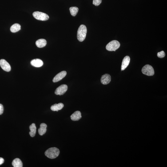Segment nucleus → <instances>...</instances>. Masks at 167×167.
Returning a JSON list of instances; mask_svg holds the SVG:
<instances>
[{"label":"nucleus","mask_w":167,"mask_h":167,"mask_svg":"<svg viewBox=\"0 0 167 167\" xmlns=\"http://www.w3.org/2000/svg\"><path fill=\"white\" fill-rule=\"evenodd\" d=\"M87 29L85 25H82L79 28L77 32V38L79 41L82 42L86 38Z\"/></svg>","instance_id":"1"},{"label":"nucleus","mask_w":167,"mask_h":167,"mask_svg":"<svg viewBox=\"0 0 167 167\" xmlns=\"http://www.w3.org/2000/svg\"><path fill=\"white\" fill-rule=\"evenodd\" d=\"M60 151L58 148L52 147L49 148L47 150L45 154L47 157L50 159H54L58 157L60 154Z\"/></svg>","instance_id":"2"},{"label":"nucleus","mask_w":167,"mask_h":167,"mask_svg":"<svg viewBox=\"0 0 167 167\" xmlns=\"http://www.w3.org/2000/svg\"><path fill=\"white\" fill-rule=\"evenodd\" d=\"M120 43L118 41L113 40L111 41L106 45V49L109 51H115L116 50L119 48L120 46Z\"/></svg>","instance_id":"3"},{"label":"nucleus","mask_w":167,"mask_h":167,"mask_svg":"<svg viewBox=\"0 0 167 167\" xmlns=\"http://www.w3.org/2000/svg\"><path fill=\"white\" fill-rule=\"evenodd\" d=\"M33 16L35 18L39 20L46 21L49 18L48 15L41 12L36 11L33 13Z\"/></svg>","instance_id":"4"},{"label":"nucleus","mask_w":167,"mask_h":167,"mask_svg":"<svg viewBox=\"0 0 167 167\" xmlns=\"http://www.w3.org/2000/svg\"><path fill=\"white\" fill-rule=\"evenodd\" d=\"M142 72L143 74L148 76H153L154 74V70L153 67L148 65L143 67Z\"/></svg>","instance_id":"5"},{"label":"nucleus","mask_w":167,"mask_h":167,"mask_svg":"<svg viewBox=\"0 0 167 167\" xmlns=\"http://www.w3.org/2000/svg\"><path fill=\"white\" fill-rule=\"evenodd\" d=\"M68 86L66 85H62L56 89L55 93L57 95H63L68 90Z\"/></svg>","instance_id":"6"},{"label":"nucleus","mask_w":167,"mask_h":167,"mask_svg":"<svg viewBox=\"0 0 167 167\" xmlns=\"http://www.w3.org/2000/svg\"><path fill=\"white\" fill-rule=\"evenodd\" d=\"M0 66L5 71L9 72L11 70V67L10 65L5 60L1 59L0 60Z\"/></svg>","instance_id":"7"},{"label":"nucleus","mask_w":167,"mask_h":167,"mask_svg":"<svg viewBox=\"0 0 167 167\" xmlns=\"http://www.w3.org/2000/svg\"><path fill=\"white\" fill-rule=\"evenodd\" d=\"M67 75V72L65 71H63L60 72L56 75L53 80V82L55 83L58 82L64 78Z\"/></svg>","instance_id":"8"},{"label":"nucleus","mask_w":167,"mask_h":167,"mask_svg":"<svg viewBox=\"0 0 167 167\" xmlns=\"http://www.w3.org/2000/svg\"><path fill=\"white\" fill-rule=\"evenodd\" d=\"M130 59L129 56H126L123 60L122 64L121 69L122 71L125 70L127 67L130 62Z\"/></svg>","instance_id":"9"},{"label":"nucleus","mask_w":167,"mask_h":167,"mask_svg":"<svg viewBox=\"0 0 167 167\" xmlns=\"http://www.w3.org/2000/svg\"><path fill=\"white\" fill-rule=\"evenodd\" d=\"M111 80V77L109 74H105L102 76L101 81L102 84L103 85H107L109 83Z\"/></svg>","instance_id":"10"},{"label":"nucleus","mask_w":167,"mask_h":167,"mask_svg":"<svg viewBox=\"0 0 167 167\" xmlns=\"http://www.w3.org/2000/svg\"><path fill=\"white\" fill-rule=\"evenodd\" d=\"M31 64L33 66L36 67H40L43 65V63L42 60L39 59H35L31 61Z\"/></svg>","instance_id":"11"},{"label":"nucleus","mask_w":167,"mask_h":167,"mask_svg":"<svg viewBox=\"0 0 167 167\" xmlns=\"http://www.w3.org/2000/svg\"><path fill=\"white\" fill-rule=\"evenodd\" d=\"M70 117L72 121H78L81 118L82 116H81V112L79 111H77L74 112Z\"/></svg>","instance_id":"12"},{"label":"nucleus","mask_w":167,"mask_h":167,"mask_svg":"<svg viewBox=\"0 0 167 167\" xmlns=\"http://www.w3.org/2000/svg\"><path fill=\"white\" fill-rule=\"evenodd\" d=\"M64 107V104L61 103H60L58 104H55L52 105L51 106L50 109L53 111L58 112L59 110H61Z\"/></svg>","instance_id":"13"},{"label":"nucleus","mask_w":167,"mask_h":167,"mask_svg":"<svg viewBox=\"0 0 167 167\" xmlns=\"http://www.w3.org/2000/svg\"><path fill=\"white\" fill-rule=\"evenodd\" d=\"M47 127V126L46 124L42 123L40 125V128L38 130V133L40 135H43L46 133Z\"/></svg>","instance_id":"14"},{"label":"nucleus","mask_w":167,"mask_h":167,"mask_svg":"<svg viewBox=\"0 0 167 167\" xmlns=\"http://www.w3.org/2000/svg\"><path fill=\"white\" fill-rule=\"evenodd\" d=\"M47 42L46 40L41 39L36 41V45L39 48H42L46 46Z\"/></svg>","instance_id":"15"},{"label":"nucleus","mask_w":167,"mask_h":167,"mask_svg":"<svg viewBox=\"0 0 167 167\" xmlns=\"http://www.w3.org/2000/svg\"><path fill=\"white\" fill-rule=\"evenodd\" d=\"M29 129L30 131L29 132V135L32 137H34L35 135L36 127L35 124L33 123L29 126Z\"/></svg>","instance_id":"16"},{"label":"nucleus","mask_w":167,"mask_h":167,"mask_svg":"<svg viewBox=\"0 0 167 167\" xmlns=\"http://www.w3.org/2000/svg\"><path fill=\"white\" fill-rule=\"evenodd\" d=\"M12 165L14 167H22L23 166L22 161L18 158L14 159L12 163Z\"/></svg>","instance_id":"17"},{"label":"nucleus","mask_w":167,"mask_h":167,"mask_svg":"<svg viewBox=\"0 0 167 167\" xmlns=\"http://www.w3.org/2000/svg\"><path fill=\"white\" fill-rule=\"evenodd\" d=\"M21 29V26L19 24H15L12 25L10 28V31L12 32L16 33Z\"/></svg>","instance_id":"18"},{"label":"nucleus","mask_w":167,"mask_h":167,"mask_svg":"<svg viewBox=\"0 0 167 167\" xmlns=\"http://www.w3.org/2000/svg\"><path fill=\"white\" fill-rule=\"evenodd\" d=\"M71 14L73 17L75 16L78 13L79 9L78 8L76 7H70L69 8Z\"/></svg>","instance_id":"19"},{"label":"nucleus","mask_w":167,"mask_h":167,"mask_svg":"<svg viewBox=\"0 0 167 167\" xmlns=\"http://www.w3.org/2000/svg\"><path fill=\"white\" fill-rule=\"evenodd\" d=\"M165 53L163 51L159 52L157 54V56L158 58H162L165 57Z\"/></svg>","instance_id":"20"},{"label":"nucleus","mask_w":167,"mask_h":167,"mask_svg":"<svg viewBox=\"0 0 167 167\" xmlns=\"http://www.w3.org/2000/svg\"><path fill=\"white\" fill-rule=\"evenodd\" d=\"M102 2V0H93V4L96 6H98Z\"/></svg>","instance_id":"21"},{"label":"nucleus","mask_w":167,"mask_h":167,"mask_svg":"<svg viewBox=\"0 0 167 167\" xmlns=\"http://www.w3.org/2000/svg\"><path fill=\"white\" fill-rule=\"evenodd\" d=\"M4 112V107L3 105L0 104V115H2Z\"/></svg>","instance_id":"22"},{"label":"nucleus","mask_w":167,"mask_h":167,"mask_svg":"<svg viewBox=\"0 0 167 167\" xmlns=\"http://www.w3.org/2000/svg\"><path fill=\"white\" fill-rule=\"evenodd\" d=\"M4 162V159L2 158V157H0V165H2Z\"/></svg>","instance_id":"23"}]
</instances>
